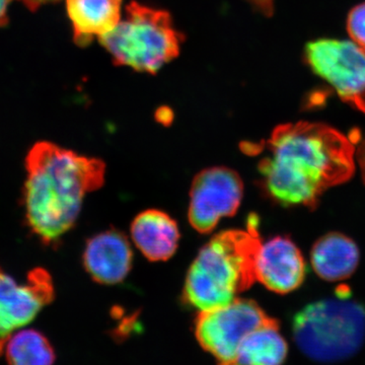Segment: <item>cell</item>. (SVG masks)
I'll use <instances>...</instances> for the list:
<instances>
[{
	"label": "cell",
	"instance_id": "6da1fadb",
	"mask_svg": "<svg viewBox=\"0 0 365 365\" xmlns=\"http://www.w3.org/2000/svg\"><path fill=\"white\" fill-rule=\"evenodd\" d=\"M259 186L283 207L314 209L325 192L349 181L356 169V148L328 125L297 122L279 125L264 145Z\"/></svg>",
	"mask_w": 365,
	"mask_h": 365
},
{
	"label": "cell",
	"instance_id": "7a4b0ae2",
	"mask_svg": "<svg viewBox=\"0 0 365 365\" xmlns=\"http://www.w3.org/2000/svg\"><path fill=\"white\" fill-rule=\"evenodd\" d=\"M26 222L45 245L58 242L76 225L83 199L104 185L106 165L41 141L26 158Z\"/></svg>",
	"mask_w": 365,
	"mask_h": 365
},
{
	"label": "cell",
	"instance_id": "3957f363",
	"mask_svg": "<svg viewBox=\"0 0 365 365\" xmlns=\"http://www.w3.org/2000/svg\"><path fill=\"white\" fill-rule=\"evenodd\" d=\"M262 239L259 218L250 215L246 230L220 232L204 245L190 266L182 302L198 312L225 306L256 282Z\"/></svg>",
	"mask_w": 365,
	"mask_h": 365
},
{
	"label": "cell",
	"instance_id": "277c9868",
	"mask_svg": "<svg viewBox=\"0 0 365 365\" xmlns=\"http://www.w3.org/2000/svg\"><path fill=\"white\" fill-rule=\"evenodd\" d=\"M337 294L304 307L292 322L295 344L314 361H341L364 345L365 307L348 294Z\"/></svg>",
	"mask_w": 365,
	"mask_h": 365
},
{
	"label": "cell",
	"instance_id": "5b68a950",
	"mask_svg": "<svg viewBox=\"0 0 365 365\" xmlns=\"http://www.w3.org/2000/svg\"><path fill=\"white\" fill-rule=\"evenodd\" d=\"M98 40L116 66L153 74L178 57L184 37L168 11L133 1L123 20Z\"/></svg>",
	"mask_w": 365,
	"mask_h": 365
},
{
	"label": "cell",
	"instance_id": "8992f818",
	"mask_svg": "<svg viewBox=\"0 0 365 365\" xmlns=\"http://www.w3.org/2000/svg\"><path fill=\"white\" fill-rule=\"evenodd\" d=\"M270 319L256 302L239 297L225 306L199 312L196 339L220 364H235L245 338Z\"/></svg>",
	"mask_w": 365,
	"mask_h": 365
},
{
	"label": "cell",
	"instance_id": "52a82bcc",
	"mask_svg": "<svg viewBox=\"0 0 365 365\" xmlns=\"http://www.w3.org/2000/svg\"><path fill=\"white\" fill-rule=\"evenodd\" d=\"M306 60L312 71L332 86L341 100L365 115V51L351 41L309 43Z\"/></svg>",
	"mask_w": 365,
	"mask_h": 365
},
{
	"label": "cell",
	"instance_id": "ba28073f",
	"mask_svg": "<svg viewBox=\"0 0 365 365\" xmlns=\"http://www.w3.org/2000/svg\"><path fill=\"white\" fill-rule=\"evenodd\" d=\"M244 197V182L235 170L225 167L201 170L190 190V225L209 234L225 217L235 215Z\"/></svg>",
	"mask_w": 365,
	"mask_h": 365
},
{
	"label": "cell",
	"instance_id": "9c48e42d",
	"mask_svg": "<svg viewBox=\"0 0 365 365\" xmlns=\"http://www.w3.org/2000/svg\"><path fill=\"white\" fill-rule=\"evenodd\" d=\"M54 297L52 278L45 269H34L21 285L0 268V342L6 344L11 334L30 324Z\"/></svg>",
	"mask_w": 365,
	"mask_h": 365
},
{
	"label": "cell",
	"instance_id": "30bf717a",
	"mask_svg": "<svg viewBox=\"0 0 365 365\" xmlns=\"http://www.w3.org/2000/svg\"><path fill=\"white\" fill-rule=\"evenodd\" d=\"M306 261L290 237L277 235L262 242L256 258V279L275 294L294 292L306 277Z\"/></svg>",
	"mask_w": 365,
	"mask_h": 365
},
{
	"label": "cell",
	"instance_id": "8fae6325",
	"mask_svg": "<svg viewBox=\"0 0 365 365\" xmlns=\"http://www.w3.org/2000/svg\"><path fill=\"white\" fill-rule=\"evenodd\" d=\"M83 259L86 270L96 282L114 285L122 282L130 272L133 252L126 235L109 230L88 240Z\"/></svg>",
	"mask_w": 365,
	"mask_h": 365
},
{
	"label": "cell",
	"instance_id": "7c38bea8",
	"mask_svg": "<svg viewBox=\"0 0 365 365\" xmlns=\"http://www.w3.org/2000/svg\"><path fill=\"white\" fill-rule=\"evenodd\" d=\"M130 232L136 248L153 262L172 258L181 237L176 220L158 209L139 213L131 223Z\"/></svg>",
	"mask_w": 365,
	"mask_h": 365
},
{
	"label": "cell",
	"instance_id": "4fadbf2b",
	"mask_svg": "<svg viewBox=\"0 0 365 365\" xmlns=\"http://www.w3.org/2000/svg\"><path fill=\"white\" fill-rule=\"evenodd\" d=\"M122 0H66L73 39L81 47L102 37L121 20Z\"/></svg>",
	"mask_w": 365,
	"mask_h": 365
},
{
	"label": "cell",
	"instance_id": "5bb4252c",
	"mask_svg": "<svg viewBox=\"0 0 365 365\" xmlns=\"http://www.w3.org/2000/svg\"><path fill=\"white\" fill-rule=\"evenodd\" d=\"M311 263L314 272L322 279H347L359 266V247L345 235L331 232L314 244L312 249Z\"/></svg>",
	"mask_w": 365,
	"mask_h": 365
},
{
	"label": "cell",
	"instance_id": "9a60e30c",
	"mask_svg": "<svg viewBox=\"0 0 365 365\" xmlns=\"http://www.w3.org/2000/svg\"><path fill=\"white\" fill-rule=\"evenodd\" d=\"M287 353L288 345L281 335L279 324L271 318L245 338L235 364L278 365L285 361Z\"/></svg>",
	"mask_w": 365,
	"mask_h": 365
},
{
	"label": "cell",
	"instance_id": "2e32d148",
	"mask_svg": "<svg viewBox=\"0 0 365 365\" xmlns=\"http://www.w3.org/2000/svg\"><path fill=\"white\" fill-rule=\"evenodd\" d=\"M6 361L14 365H44L56 359L49 340L34 329L11 334L4 347Z\"/></svg>",
	"mask_w": 365,
	"mask_h": 365
},
{
	"label": "cell",
	"instance_id": "e0dca14e",
	"mask_svg": "<svg viewBox=\"0 0 365 365\" xmlns=\"http://www.w3.org/2000/svg\"><path fill=\"white\" fill-rule=\"evenodd\" d=\"M347 30L355 44L365 51V2L355 6L349 13Z\"/></svg>",
	"mask_w": 365,
	"mask_h": 365
},
{
	"label": "cell",
	"instance_id": "ac0fdd59",
	"mask_svg": "<svg viewBox=\"0 0 365 365\" xmlns=\"http://www.w3.org/2000/svg\"><path fill=\"white\" fill-rule=\"evenodd\" d=\"M254 9L265 16H270L273 11V0H246Z\"/></svg>",
	"mask_w": 365,
	"mask_h": 365
},
{
	"label": "cell",
	"instance_id": "d6986e66",
	"mask_svg": "<svg viewBox=\"0 0 365 365\" xmlns=\"http://www.w3.org/2000/svg\"><path fill=\"white\" fill-rule=\"evenodd\" d=\"M356 162L359 163L362 181L365 184V137L356 148Z\"/></svg>",
	"mask_w": 365,
	"mask_h": 365
},
{
	"label": "cell",
	"instance_id": "ffe728a7",
	"mask_svg": "<svg viewBox=\"0 0 365 365\" xmlns=\"http://www.w3.org/2000/svg\"><path fill=\"white\" fill-rule=\"evenodd\" d=\"M19 1L23 2L26 6V9L35 11H37L40 6H44V4H50V2L59 1V0H19Z\"/></svg>",
	"mask_w": 365,
	"mask_h": 365
},
{
	"label": "cell",
	"instance_id": "44dd1931",
	"mask_svg": "<svg viewBox=\"0 0 365 365\" xmlns=\"http://www.w3.org/2000/svg\"><path fill=\"white\" fill-rule=\"evenodd\" d=\"M11 0H0V26L7 23V9Z\"/></svg>",
	"mask_w": 365,
	"mask_h": 365
}]
</instances>
